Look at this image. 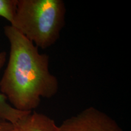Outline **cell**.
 I'll list each match as a JSON object with an SVG mask.
<instances>
[{
    "mask_svg": "<svg viewBox=\"0 0 131 131\" xmlns=\"http://www.w3.org/2000/svg\"><path fill=\"white\" fill-rule=\"evenodd\" d=\"M18 0H0V17L12 24L15 15Z\"/></svg>",
    "mask_w": 131,
    "mask_h": 131,
    "instance_id": "6",
    "label": "cell"
},
{
    "mask_svg": "<svg viewBox=\"0 0 131 131\" xmlns=\"http://www.w3.org/2000/svg\"><path fill=\"white\" fill-rule=\"evenodd\" d=\"M6 52H0V69L6 63ZM29 112H23L16 109L10 104L4 95L0 94V120L14 124Z\"/></svg>",
    "mask_w": 131,
    "mask_h": 131,
    "instance_id": "5",
    "label": "cell"
},
{
    "mask_svg": "<svg viewBox=\"0 0 131 131\" xmlns=\"http://www.w3.org/2000/svg\"><path fill=\"white\" fill-rule=\"evenodd\" d=\"M66 12L62 0H18L11 26L38 48L46 49L60 38Z\"/></svg>",
    "mask_w": 131,
    "mask_h": 131,
    "instance_id": "2",
    "label": "cell"
},
{
    "mask_svg": "<svg viewBox=\"0 0 131 131\" xmlns=\"http://www.w3.org/2000/svg\"><path fill=\"white\" fill-rule=\"evenodd\" d=\"M13 125L12 131H58V126L53 119L34 111L29 112Z\"/></svg>",
    "mask_w": 131,
    "mask_h": 131,
    "instance_id": "4",
    "label": "cell"
},
{
    "mask_svg": "<svg viewBox=\"0 0 131 131\" xmlns=\"http://www.w3.org/2000/svg\"><path fill=\"white\" fill-rule=\"evenodd\" d=\"M58 131H124L118 123L99 109L89 107L65 119Z\"/></svg>",
    "mask_w": 131,
    "mask_h": 131,
    "instance_id": "3",
    "label": "cell"
},
{
    "mask_svg": "<svg viewBox=\"0 0 131 131\" xmlns=\"http://www.w3.org/2000/svg\"><path fill=\"white\" fill-rule=\"evenodd\" d=\"M10 52L0 91L17 110L32 112L42 98L56 95L59 83L49 70V57L11 25L4 27Z\"/></svg>",
    "mask_w": 131,
    "mask_h": 131,
    "instance_id": "1",
    "label": "cell"
},
{
    "mask_svg": "<svg viewBox=\"0 0 131 131\" xmlns=\"http://www.w3.org/2000/svg\"><path fill=\"white\" fill-rule=\"evenodd\" d=\"M14 125L7 122L0 120V131H12Z\"/></svg>",
    "mask_w": 131,
    "mask_h": 131,
    "instance_id": "7",
    "label": "cell"
}]
</instances>
